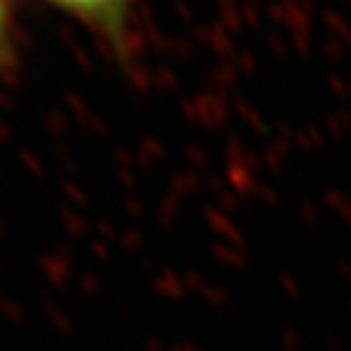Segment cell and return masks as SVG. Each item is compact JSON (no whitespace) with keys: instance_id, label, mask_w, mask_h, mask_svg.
Instances as JSON below:
<instances>
[{"instance_id":"1","label":"cell","mask_w":351,"mask_h":351,"mask_svg":"<svg viewBox=\"0 0 351 351\" xmlns=\"http://www.w3.org/2000/svg\"><path fill=\"white\" fill-rule=\"evenodd\" d=\"M44 3L81 22L115 54L127 56L134 0H44Z\"/></svg>"},{"instance_id":"2","label":"cell","mask_w":351,"mask_h":351,"mask_svg":"<svg viewBox=\"0 0 351 351\" xmlns=\"http://www.w3.org/2000/svg\"><path fill=\"white\" fill-rule=\"evenodd\" d=\"M15 0H0V66L12 61V47H15Z\"/></svg>"}]
</instances>
